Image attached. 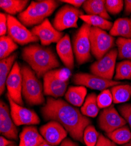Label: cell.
Instances as JSON below:
<instances>
[{
    "instance_id": "cell-1",
    "label": "cell",
    "mask_w": 131,
    "mask_h": 146,
    "mask_svg": "<svg viewBox=\"0 0 131 146\" xmlns=\"http://www.w3.org/2000/svg\"><path fill=\"white\" fill-rule=\"evenodd\" d=\"M41 112L46 120L59 122L67 130L71 137L84 143V132L91 124V120L84 116L79 109L62 99L48 97Z\"/></svg>"
},
{
    "instance_id": "cell-2",
    "label": "cell",
    "mask_w": 131,
    "mask_h": 146,
    "mask_svg": "<svg viewBox=\"0 0 131 146\" xmlns=\"http://www.w3.org/2000/svg\"><path fill=\"white\" fill-rule=\"evenodd\" d=\"M22 58L36 73L38 78L59 66L56 55L51 48L38 44H30L23 48Z\"/></svg>"
},
{
    "instance_id": "cell-3",
    "label": "cell",
    "mask_w": 131,
    "mask_h": 146,
    "mask_svg": "<svg viewBox=\"0 0 131 146\" xmlns=\"http://www.w3.org/2000/svg\"><path fill=\"white\" fill-rule=\"evenodd\" d=\"M21 71L22 77V95L26 103L30 106L44 104V87L35 75L36 73L26 65L21 67Z\"/></svg>"
},
{
    "instance_id": "cell-4",
    "label": "cell",
    "mask_w": 131,
    "mask_h": 146,
    "mask_svg": "<svg viewBox=\"0 0 131 146\" xmlns=\"http://www.w3.org/2000/svg\"><path fill=\"white\" fill-rule=\"evenodd\" d=\"M58 5V3L53 0L32 1L25 11L19 14L18 19L26 27L40 25L53 13Z\"/></svg>"
},
{
    "instance_id": "cell-5",
    "label": "cell",
    "mask_w": 131,
    "mask_h": 146,
    "mask_svg": "<svg viewBox=\"0 0 131 146\" xmlns=\"http://www.w3.org/2000/svg\"><path fill=\"white\" fill-rule=\"evenodd\" d=\"M91 26L83 23L74 36L73 50L78 64H84L91 60V49L89 34Z\"/></svg>"
},
{
    "instance_id": "cell-6",
    "label": "cell",
    "mask_w": 131,
    "mask_h": 146,
    "mask_svg": "<svg viewBox=\"0 0 131 146\" xmlns=\"http://www.w3.org/2000/svg\"><path fill=\"white\" fill-rule=\"evenodd\" d=\"M89 39L91 53L97 60L103 57L115 46L114 36L98 28L91 27Z\"/></svg>"
},
{
    "instance_id": "cell-7",
    "label": "cell",
    "mask_w": 131,
    "mask_h": 146,
    "mask_svg": "<svg viewBox=\"0 0 131 146\" xmlns=\"http://www.w3.org/2000/svg\"><path fill=\"white\" fill-rule=\"evenodd\" d=\"M82 12L77 8L69 5L63 6L59 9L53 21L54 27L61 32L71 28H77V22Z\"/></svg>"
},
{
    "instance_id": "cell-8",
    "label": "cell",
    "mask_w": 131,
    "mask_h": 146,
    "mask_svg": "<svg viewBox=\"0 0 131 146\" xmlns=\"http://www.w3.org/2000/svg\"><path fill=\"white\" fill-rule=\"evenodd\" d=\"M118 49L112 48L103 57L94 62L90 67L92 74L112 80L115 72Z\"/></svg>"
},
{
    "instance_id": "cell-9",
    "label": "cell",
    "mask_w": 131,
    "mask_h": 146,
    "mask_svg": "<svg viewBox=\"0 0 131 146\" xmlns=\"http://www.w3.org/2000/svg\"><path fill=\"white\" fill-rule=\"evenodd\" d=\"M7 27L8 36L16 43L25 45L39 40L38 38L13 15H7Z\"/></svg>"
},
{
    "instance_id": "cell-10",
    "label": "cell",
    "mask_w": 131,
    "mask_h": 146,
    "mask_svg": "<svg viewBox=\"0 0 131 146\" xmlns=\"http://www.w3.org/2000/svg\"><path fill=\"white\" fill-rule=\"evenodd\" d=\"M11 115L16 126L38 125L40 123V119L34 111L23 107L16 104L7 94Z\"/></svg>"
},
{
    "instance_id": "cell-11",
    "label": "cell",
    "mask_w": 131,
    "mask_h": 146,
    "mask_svg": "<svg viewBox=\"0 0 131 146\" xmlns=\"http://www.w3.org/2000/svg\"><path fill=\"white\" fill-rule=\"evenodd\" d=\"M72 80L77 86L87 87L92 90L99 91H103L108 88L122 84L120 81L105 79L87 73H78L73 76Z\"/></svg>"
},
{
    "instance_id": "cell-12",
    "label": "cell",
    "mask_w": 131,
    "mask_h": 146,
    "mask_svg": "<svg viewBox=\"0 0 131 146\" xmlns=\"http://www.w3.org/2000/svg\"><path fill=\"white\" fill-rule=\"evenodd\" d=\"M98 123L99 128L106 134L126 125V121L112 105L101 112Z\"/></svg>"
},
{
    "instance_id": "cell-13",
    "label": "cell",
    "mask_w": 131,
    "mask_h": 146,
    "mask_svg": "<svg viewBox=\"0 0 131 146\" xmlns=\"http://www.w3.org/2000/svg\"><path fill=\"white\" fill-rule=\"evenodd\" d=\"M6 87L8 90V94L12 100L16 104L22 106L24 105L22 98V77L21 67L17 62H15L8 76Z\"/></svg>"
},
{
    "instance_id": "cell-14",
    "label": "cell",
    "mask_w": 131,
    "mask_h": 146,
    "mask_svg": "<svg viewBox=\"0 0 131 146\" xmlns=\"http://www.w3.org/2000/svg\"><path fill=\"white\" fill-rule=\"evenodd\" d=\"M31 32L37 36L43 46L50 45L52 43H58L64 37V33L57 31L48 19L40 25L34 27Z\"/></svg>"
},
{
    "instance_id": "cell-15",
    "label": "cell",
    "mask_w": 131,
    "mask_h": 146,
    "mask_svg": "<svg viewBox=\"0 0 131 146\" xmlns=\"http://www.w3.org/2000/svg\"><path fill=\"white\" fill-rule=\"evenodd\" d=\"M40 134L45 140L52 145H57L67 137L68 131L59 122L51 120L40 128Z\"/></svg>"
},
{
    "instance_id": "cell-16",
    "label": "cell",
    "mask_w": 131,
    "mask_h": 146,
    "mask_svg": "<svg viewBox=\"0 0 131 146\" xmlns=\"http://www.w3.org/2000/svg\"><path fill=\"white\" fill-rule=\"evenodd\" d=\"M0 132L8 139H18V130L12 119L8 105L3 100L0 104Z\"/></svg>"
},
{
    "instance_id": "cell-17",
    "label": "cell",
    "mask_w": 131,
    "mask_h": 146,
    "mask_svg": "<svg viewBox=\"0 0 131 146\" xmlns=\"http://www.w3.org/2000/svg\"><path fill=\"white\" fill-rule=\"evenodd\" d=\"M43 77L45 95L57 98L65 94L68 82H62L58 80L52 75L51 71L48 72Z\"/></svg>"
},
{
    "instance_id": "cell-18",
    "label": "cell",
    "mask_w": 131,
    "mask_h": 146,
    "mask_svg": "<svg viewBox=\"0 0 131 146\" xmlns=\"http://www.w3.org/2000/svg\"><path fill=\"white\" fill-rule=\"evenodd\" d=\"M56 51L64 64L72 70L74 67L73 48L68 35L66 34L56 44Z\"/></svg>"
},
{
    "instance_id": "cell-19",
    "label": "cell",
    "mask_w": 131,
    "mask_h": 146,
    "mask_svg": "<svg viewBox=\"0 0 131 146\" xmlns=\"http://www.w3.org/2000/svg\"><path fill=\"white\" fill-rule=\"evenodd\" d=\"M19 146H38L45 139L35 126H26L19 135Z\"/></svg>"
},
{
    "instance_id": "cell-20",
    "label": "cell",
    "mask_w": 131,
    "mask_h": 146,
    "mask_svg": "<svg viewBox=\"0 0 131 146\" xmlns=\"http://www.w3.org/2000/svg\"><path fill=\"white\" fill-rule=\"evenodd\" d=\"M82 8L87 15H98L107 20L111 19L105 7V1L103 0H87L85 1Z\"/></svg>"
},
{
    "instance_id": "cell-21",
    "label": "cell",
    "mask_w": 131,
    "mask_h": 146,
    "mask_svg": "<svg viewBox=\"0 0 131 146\" xmlns=\"http://www.w3.org/2000/svg\"><path fill=\"white\" fill-rule=\"evenodd\" d=\"M87 94L84 86H71L65 94L66 101L74 106L79 107L83 105Z\"/></svg>"
},
{
    "instance_id": "cell-22",
    "label": "cell",
    "mask_w": 131,
    "mask_h": 146,
    "mask_svg": "<svg viewBox=\"0 0 131 146\" xmlns=\"http://www.w3.org/2000/svg\"><path fill=\"white\" fill-rule=\"evenodd\" d=\"M110 34L112 36L131 39V19L122 18L116 19L110 31Z\"/></svg>"
},
{
    "instance_id": "cell-23",
    "label": "cell",
    "mask_w": 131,
    "mask_h": 146,
    "mask_svg": "<svg viewBox=\"0 0 131 146\" xmlns=\"http://www.w3.org/2000/svg\"><path fill=\"white\" fill-rule=\"evenodd\" d=\"M17 57L16 53L12 54L9 57L1 60L0 62V93L3 95L5 87L8 76L14 64L15 60Z\"/></svg>"
},
{
    "instance_id": "cell-24",
    "label": "cell",
    "mask_w": 131,
    "mask_h": 146,
    "mask_svg": "<svg viewBox=\"0 0 131 146\" xmlns=\"http://www.w3.org/2000/svg\"><path fill=\"white\" fill-rule=\"evenodd\" d=\"M28 3V0H1L0 6L10 15H14L25 11Z\"/></svg>"
},
{
    "instance_id": "cell-25",
    "label": "cell",
    "mask_w": 131,
    "mask_h": 146,
    "mask_svg": "<svg viewBox=\"0 0 131 146\" xmlns=\"http://www.w3.org/2000/svg\"><path fill=\"white\" fill-rule=\"evenodd\" d=\"M111 91L114 104H122L129 101L131 96V85L121 84L111 87Z\"/></svg>"
},
{
    "instance_id": "cell-26",
    "label": "cell",
    "mask_w": 131,
    "mask_h": 146,
    "mask_svg": "<svg viewBox=\"0 0 131 146\" xmlns=\"http://www.w3.org/2000/svg\"><path fill=\"white\" fill-rule=\"evenodd\" d=\"M99 109L97 103V94L91 93L87 96L84 105L81 107V111L87 117H95L99 112Z\"/></svg>"
},
{
    "instance_id": "cell-27",
    "label": "cell",
    "mask_w": 131,
    "mask_h": 146,
    "mask_svg": "<svg viewBox=\"0 0 131 146\" xmlns=\"http://www.w3.org/2000/svg\"><path fill=\"white\" fill-rule=\"evenodd\" d=\"M79 18L92 27L98 28L103 31H110L114 24L110 21L98 15H82Z\"/></svg>"
},
{
    "instance_id": "cell-28",
    "label": "cell",
    "mask_w": 131,
    "mask_h": 146,
    "mask_svg": "<svg viewBox=\"0 0 131 146\" xmlns=\"http://www.w3.org/2000/svg\"><path fill=\"white\" fill-rule=\"evenodd\" d=\"M111 140L118 144H125L131 140V131L129 127L125 125L112 132L106 133Z\"/></svg>"
},
{
    "instance_id": "cell-29",
    "label": "cell",
    "mask_w": 131,
    "mask_h": 146,
    "mask_svg": "<svg viewBox=\"0 0 131 146\" xmlns=\"http://www.w3.org/2000/svg\"><path fill=\"white\" fill-rule=\"evenodd\" d=\"M18 48V45L9 36H1L0 39V58L4 59Z\"/></svg>"
},
{
    "instance_id": "cell-30",
    "label": "cell",
    "mask_w": 131,
    "mask_h": 146,
    "mask_svg": "<svg viewBox=\"0 0 131 146\" xmlns=\"http://www.w3.org/2000/svg\"><path fill=\"white\" fill-rule=\"evenodd\" d=\"M116 44L118 47V58L131 61V39L118 38Z\"/></svg>"
},
{
    "instance_id": "cell-31",
    "label": "cell",
    "mask_w": 131,
    "mask_h": 146,
    "mask_svg": "<svg viewBox=\"0 0 131 146\" xmlns=\"http://www.w3.org/2000/svg\"><path fill=\"white\" fill-rule=\"evenodd\" d=\"M115 80H131V61L125 60L117 64L116 67Z\"/></svg>"
},
{
    "instance_id": "cell-32",
    "label": "cell",
    "mask_w": 131,
    "mask_h": 146,
    "mask_svg": "<svg viewBox=\"0 0 131 146\" xmlns=\"http://www.w3.org/2000/svg\"><path fill=\"white\" fill-rule=\"evenodd\" d=\"M100 134L91 125L88 126L84 132V141L87 146H95Z\"/></svg>"
},
{
    "instance_id": "cell-33",
    "label": "cell",
    "mask_w": 131,
    "mask_h": 146,
    "mask_svg": "<svg viewBox=\"0 0 131 146\" xmlns=\"http://www.w3.org/2000/svg\"><path fill=\"white\" fill-rule=\"evenodd\" d=\"M113 101V96L111 91L106 89L102 91L97 96V103L100 109H105L112 105Z\"/></svg>"
},
{
    "instance_id": "cell-34",
    "label": "cell",
    "mask_w": 131,
    "mask_h": 146,
    "mask_svg": "<svg viewBox=\"0 0 131 146\" xmlns=\"http://www.w3.org/2000/svg\"><path fill=\"white\" fill-rule=\"evenodd\" d=\"M124 1L122 0H106L105 7L108 14L117 15L122 11Z\"/></svg>"
},
{
    "instance_id": "cell-35",
    "label": "cell",
    "mask_w": 131,
    "mask_h": 146,
    "mask_svg": "<svg viewBox=\"0 0 131 146\" xmlns=\"http://www.w3.org/2000/svg\"><path fill=\"white\" fill-rule=\"evenodd\" d=\"M52 75L58 80L62 82H68L71 76V72L68 68L55 69L51 71Z\"/></svg>"
},
{
    "instance_id": "cell-36",
    "label": "cell",
    "mask_w": 131,
    "mask_h": 146,
    "mask_svg": "<svg viewBox=\"0 0 131 146\" xmlns=\"http://www.w3.org/2000/svg\"><path fill=\"white\" fill-rule=\"evenodd\" d=\"M118 111L129 125L131 130V104H126L118 106Z\"/></svg>"
},
{
    "instance_id": "cell-37",
    "label": "cell",
    "mask_w": 131,
    "mask_h": 146,
    "mask_svg": "<svg viewBox=\"0 0 131 146\" xmlns=\"http://www.w3.org/2000/svg\"><path fill=\"white\" fill-rule=\"evenodd\" d=\"M7 31V15L1 13L0 15V34H1V36H5Z\"/></svg>"
},
{
    "instance_id": "cell-38",
    "label": "cell",
    "mask_w": 131,
    "mask_h": 146,
    "mask_svg": "<svg viewBox=\"0 0 131 146\" xmlns=\"http://www.w3.org/2000/svg\"><path fill=\"white\" fill-rule=\"evenodd\" d=\"M95 146H117V145L109 138H107L102 134H100Z\"/></svg>"
},
{
    "instance_id": "cell-39",
    "label": "cell",
    "mask_w": 131,
    "mask_h": 146,
    "mask_svg": "<svg viewBox=\"0 0 131 146\" xmlns=\"http://www.w3.org/2000/svg\"><path fill=\"white\" fill-rule=\"evenodd\" d=\"M61 2H64L65 3H68L75 8H79L81 6L83 5L85 1L84 0H62Z\"/></svg>"
},
{
    "instance_id": "cell-40",
    "label": "cell",
    "mask_w": 131,
    "mask_h": 146,
    "mask_svg": "<svg viewBox=\"0 0 131 146\" xmlns=\"http://www.w3.org/2000/svg\"><path fill=\"white\" fill-rule=\"evenodd\" d=\"M60 146H79L77 142H74L69 139H65L61 143Z\"/></svg>"
},
{
    "instance_id": "cell-41",
    "label": "cell",
    "mask_w": 131,
    "mask_h": 146,
    "mask_svg": "<svg viewBox=\"0 0 131 146\" xmlns=\"http://www.w3.org/2000/svg\"><path fill=\"white\" fill-rule=\"evenodd\" d=\"M125 14L126 15L131 13V0H125Z\"/></svg>"
},
{
    "instance_id": "cell-42",
    "label": "cell",
    "mask_w": 131,
    "mask_h": 146,
    "mask_svg": "<svg viewBox=\"0 0 131 146\" xmlns=\"http://www.w3.org/2000/svg\"><path fill=\"white\" fill-rule=\"evenodd\" d=\"M14 143L13 141L7 139L4 136H1L0 137V146H8Z\"/></svg>"
},
{
    "instance_id": "cell-43",
    "label": "cell",
    "mask_w": 131,
    "mask_h": 146,
    "mask_svg": "<svg viewBox=\"0 0 131 146\" xmlns=\"http://www.w3.org/2000/svg\"><path fill=\"white\" fill-rule=\"evenodd\" d=\"M38 146H54V145H52L51 144H50L49 143H48L45 140L41 144H40Z\"/></svg>"
},
{
    "instance_id": "cell-44",
    "label": "cell",
    "mask_w": 131,
    "mask_h": 146,
    "mask_svg": "<svg viewBox=\"0 0 131 146\" xmlns=\"http://www.w3.org/2000/svg\"><path fill=\"white\" fill-rule=\"evenodd\" d=\"M122 146H131V140L128 143L124 144Z\"/></svg>"
},
{
    "instance_id": "cell-45",
    "label": "cell",
    "mask_w": 131,
    "mask_h": 146,
    "mask_svg": "<svg viewBox=\"0 0 131 146\" xmlns=\"http://www.w3.org/2000/svg\"><path fill=\"white\" fill-rule=\"evenodd\" d=\"M8 146H17V144H16L15 143H13V144H10V145H8Z\"/></svg>"
}]
</instances>
